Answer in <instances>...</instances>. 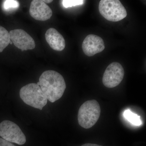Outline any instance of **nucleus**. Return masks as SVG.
Returning a JSON list of instances; mask_svg holds the SVG:
<instances>
[{
    "mask_svg": "<svg viewBox=\"0 0 146 146\" xmlns=\"http://www.w3.org/2000/svg\"><path fill=\"white\" fill-rule=\"evenodd\" d=\"M40 88L47 100L52 103L60 99L66 88L63 76L54 70H47L39 78Z\"/></svg>",
    "mask_w": 146,
    "mask_h": 146,
    "instance_id": "f257e3e1",
    "label": "nucleus"
},
{
    "mask_svg": "<svg viewBox=\"0 0 146 146\" xmlns=\"http://www.w3.org/2000/svg\"><path fill=\"white\" fill-rule=\"evenodd\" d=\"M19 6V2L15 0H7L5 1L3 3V8L6 11L15 9L18 8Z\"/></svg>",
    "mask_w": 146,
    "mask_h": 146,
    "instance_id": "ddd939ff",
    "label": "nucleus"
},
{
    "mask_svg": "<svg viewBox=\"0 0 146 146\" xmlns=\"http://www.w3.org/2000/svg\"><path fill=\"white\" fill-rule=\"evenodd\" d=\"M10 41L9 33L5 28L0 26V52H2L8 46Z\"/></svg>",
    "mask_w": 146,
    "mask_h": 146,
    "instance_id": "9b49d317",
    "label": "nucleus"
},
{
    "mask_svg": "<svg viewBox=\"0 0 146 146\" xmlns=\"http://www.w3.org/2000/svg\"><path fill=\"white\" fill-rule=\"evenodd\" d=\"M0 146H16L10 142L6 141L2 138H0Z\"/></svg>",
    "mask_w": 146,
    "mask_h": 146,
    "instance_id": "2eb2a0df",
    "label": "nucleus"
},
{
    "mask_svg": "<svg viewBox=\"0 0 146 146\" xmlns=\"http://www.w3.org/2000/svg\"><path fill=\"white\" fill-rule=\"evenodd\" d=\"M45 38L50 47L54 50L61 51L65 47V42L63 36L56 29L51 28L46 32Z\"/></svg>",
    "mask_w": 146,
    "mask_h": 146,
    "instance_id": "9d476101",
    "label": "nucleus"
},
{
    "mask_svg": "<svg viewBox=\"0 0 146 146\" xmlns=\"http://www.w3.org/2000/svg\"><path fill=\"white\" fill-rule=\"evenodd\" d=\"M9 44H13V43H12V42H11V41H10Z\"/></svg>",
    "mask_w": 146,
    "mask_h": 146,
    "instance_id": "a211bd4d",
    "label": "nucleus"
},
{
    "mask_svg": "<svg viewBox=\"0 0 146 146\" xmlns=\"http://www.w3.org/2000/svg\"><path fill=\"white\" fill-rule=\"evenodd\" d=\"M0 136L6 141L19 145H24L26 142V137L20 127L8 120L0 123Z\"/></svg>",
    "mask_w": 146,
    "mask_h": 146,
    "instance_id": "39448f33",
    "label": "nucleus"
},
{
    "mask_svg": "<svg viewBox=\"0 0 146 146\" xmlns=\"http://www.w3.org/2000/svg\"><path fill=\"white\" fill-rule=\"evenodd\" d=\"M84 2V1L82 0H63L62 1V4L65 8H67L82 5Z\"/></svg>",
    "mask_w": 146,
    "mask_h": 146,
    "instance_id": "4468645a",
    "label": "nucleus"
},
{
    "mask_svg": "<svg viewBox=\"0 0 146 146\" xmlns=\"http://www.w3.org/2000/svg\"><path fill=\"white\" fill-rule=\"evenodd\" d=\"M11 41L15 46L22 51L34 49L35 43L34 39L23 30L17 29L11 31L9 33Z\"/></svg>",
    "mask_w": 146,
    "mask_h": 146,
    "instance_id": "0eeeda50",
    "label": "nucleus"
},
{
    "mask_svg": "<svg viewBox=\"0 0 146 146\" xmlns=\"http://www.w3.org/2000/svg\"><path fill=\"white\" fill-rule=\"evenodd\" d=\"M20 96L26 104L40 110H42L48 101L40 86L36 83H30L23 86L20 90Z\"/></svg>",
    "mask_w": 146,
    "mask_h": 146,
    "instance_id": "7ed1b4c3",
    "label": "nucleus"
},
{
    "mask_svg": "<svg viewBox=\"0 0 146 146\" xmlns=\"http://www.w3.org/2000/svg\"><path fill=\"white\" fill-rule=\"evenodd\" d=\"M125 118L132 124L140 126L142 124L140 116L133 113L129 109L126 110L124 113Z\"/></svg>",
    "mask_w": 146,
    "mask_h": 146,
    "instance_id": "f8f14e48",
    "label": "nucleus"
},
{
    "mask_svg": "<svg viewBox=\"0 0 146 146\" xmlns=\"http://www.w3.org/2000/svg\"><path fill=\"white\" fill-rule=\"evenodd\" d=\"M124 74V70L121 65L117 62H113L106 69L103 76V83L107 88H114L121 83Z\"/></svg>",
    "mask_w": 146,
    "mask_h": 146,
    "instance_id": "423d86ee",
    "label": "nucleus"
},
{
    "mask_svg": "<svg viewBox=\"0 0 146 146\" xmlns=\"http://www.w3.org/2000/svg\"><path fill=\"white\" fill-rule=\"evenodd\" d=\"M81 146H102L100 145H97V144H91V143H86L82 145Z\"/></svg>",
    "mask_w": 146,
    "mask_h": 146,
    "instance_id": "dca6fc26",
    "label": "nucleus"
},
{
    "mask_svg": "<svg viewBox=\"0 0 146 146\" xmlns=\"http://www.w3.org/2000/svg\"><path fill=\"white\" fill-rule=\"evenodd\" d=\"M100 113V106L96 100H93L85 102L79 109V124L85 129L92 127L99 119Z\"/></svg>",
    "mask_w": 146,
    "mask_h": 146,
    "instance_id": "f03ea898",
    "label": "nucleus"
},
{
    "mask_svg": "<svg viewBox=\"0 0 146 146\" xmlns=\"http://www.w3.org/2000/svg\"><path fill=\"white\" fill-rule=\"evenodd\" d=\"M104 42L101 37L94 34L87 35L84 40L82 48L84 54L92 56L102 52L105 49Z\"/></svg>",
    "mask_w": 146,
    "mask_h": 146,
    "instance_id": "6e6552de",
    "label": "nucleus"
},
{
    "mask_svg": "<svg viewBox=\"0 0 146 146\" xmlns=\"http://www.w3.org/2000/svg\"><path fill=\"white\" fill-rule=\"evenodd\" d=\"M43 1L44 2L46 3V4L50 3H52L53 1L52 0H51V1H50V0H48V1H46H46H45V0H44V1Z\"/></svg>",
    "mask_w": 146,
    "mask_h": 146,
    "instance_id": "f3484780",
    "label": "nucleus"
},
{
    "mask_svg": "<svg viewBox=\"0 0 146 146\" xmlns=\"http://www.w3.org/2000/svg\"><path fill=\"white\" fill-rule=\"evenodd\" d=\"M99 10L104 18L111 22L121 21L127 16L125 8L119 0H101Z\"/></svg>",
    "mask_w": 146,
    "mask_h": 146,
    "instance_id": "20e7f679",
    "label": "nucleus"
},
{
    "mask_svg": "<svg viewBox=\"0 0 146 146\" xmlns=\"http://www.w3.org/2000/svg\"><path fill=\"white\" fill-rule=\"evenodd\" d=\"M31 16L36 21H45L52 15V11L43 1L34 0L31 2L29 9Z\"/></svg>",
    "mask_w": 146,
    "mask_h": 146,
    "instance_id": "1a4fd4ad",
    "label": "nucleus"
}]
</instances>
